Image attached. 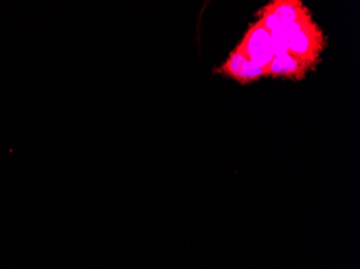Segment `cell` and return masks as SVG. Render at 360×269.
<instances>
[{"label": "cell", "instance_id": "6da1fadb", "mask_svg": "<svg viewBox=\"0 0 360 269\" xmlns=\"http://www.w3.org/2000/svg\"><path fill=\"white\" fill-rule=\"evenodd\" d=\"M236 50L262 68L266 78L271 63L274 58L273 40L271 32L258 20L250 24Z\"/></svg>", "mask_w": 360, "mask_h": 269}, {"label": "cell", "instance_id": "7a4b0ae2", "mask_svg": "<svg viewBox=\"0 0 360 269\" xmlns=\"http://www.w3.org/2000/svg\"><path fill=\"white\" fill-rule=\"evenodd\" d=\"M326 44L327 39L323 29L312 19L290 40L288 53L316 68Z\"/></svg>", "mask_w": 360, "mask_h": 269}, {"label": "cell", "instance_id": "3957f363", "mask_svg": "<svg viewBox=\"0 0 360 269\" xmlns=\"http://www.w3.org/2000/svg\"><path fill=\"white\" fill-rule=\"evenodd\" d=\"M309 10L298 0H276L264 6L258 11V21L260 22L269 32H272L276 26L287 22L295 21L304 14L309 13Z\"/></svg>", "mask_w": 360, "mask_h": 269}, {"label": "cell", "instance_id": "277c9868", "mask_svg": "<svg viewBox=\"0 0 360 269\" xmlns=\"http://www.w3.org/2000/svg\"><path fill=\"white\" fill-rule=\"evenodd\" d=\"M216 72L236 81L240 84H250L266 78V74L262 68L250 62L248 58L236 51V48L229 54L226 62L218 67Z\"/></svg>", "mask_w": 360, "mask_h": 269}, {"label": "cell", "instance_id": "5b68a950", "mask_svg": "<svg viewBox=\"0 0 360 269\" xmlns=\"http://www.w3.org/2000/svg\"><path fill=\"white\" fill-rule=\"evenodd\" d=\"M315 70V67L304 60H299L289 53L282 54L273 58L266 78L284 79L299 82Z\"/></svg>", "mask_w": 360, "mask_h": 269}, {"label": "cell", "instance_id": "8992f818", "mask_svg": "<svg viewBox=\"0 0 360 269\" xmlns=\"http://www.w3.org/2000/svg\"><path fill=\"white\" fill-rule=\"evenodd\" d=\"M312 19V13L309 11V13L304 14V15L295 20V21L287 22V23H283L281 25L276 26L271 32L274 56L288 53L290 40L304 27L307 22L311 21Z\"/></svg>", "mask_w": 360, "mask_h": 269}]
</instances>
